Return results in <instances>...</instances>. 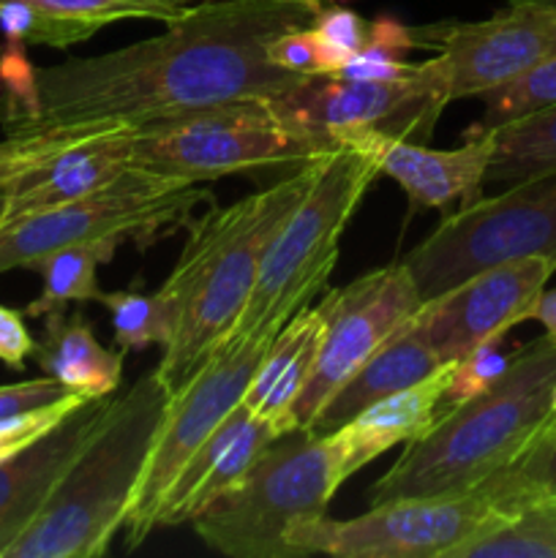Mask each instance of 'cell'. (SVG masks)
<instances>
[{
	"instance_id": "b9f144b4",
	"label": "cell",
	"mask_w": 556,
	"mask_h": 558,
	"mask_svg": "<svg viewBox=\"0 0 556 558\" xmlns=\"http://www.w3.org/2000/svg\"><path fill=\"white\" fill-rule=\"evenodd\" d=\"M0 229H3V216H0Z\"/></svg>"
},
{
	"instance_id": "f1b7e54d",
	"label": "cell",
	"mask_w": 556,
	"mask_h": 558,
	"mask_svg": "<svg viewBox=\"0 0 556 558\" xmlns=\"http://www.w3.org/2000/svg\"><path fill=\"white\" fill-rule=\"evenodd\" d=\"M65 20L90 22L98 31L125 20H153L172 25L183 20L196 0H22Z\"/></svg>"
},
{
	"instance_id": "484cf974",
	"label": "cell",
	"mask_w": 556,
	"mask_h": 558,
	"mask_svg": "<svg viewBox=\"0 0 556 558\" xmlns=\"http://www.w3.org/2000/svg\"><path fill=\"white\" fill-rule=\"evenodd\" d=\"M447 558H556V507H527L469 537Z\"/></svg>"
},
{
	"instance_id": "60d3db41",
	"label": "cell",
	"mask_w": 556,
	"mask_h": 558,
	"mask_svg": "<svg viewBox=\"0 0 556 558\" xmlns=\"http://www.w3.org/2000/svg\"><path fill=\"white\" fill-rule=\"evenodd\" d=\"M537 3H543L545 9H551V11H554V16H556V0H537Z\"/></svg>"
},
{
	"instance_id": "cb8c5ba5",
	"label": "cell",
	"mask_w": 556,
	"mask_h": 558,
	"mask_svg": "<svg viewBox=\"0 0 556 558\" xmlns=\"http://www.w3.org/2000/svg\"><path fill=\"white\" fill-rule=\"evenodd\" d=\"M494 158L485 183H516L556 169V104L532 114L496 125Z\"/></svg>"
},
{
	"instance_id": "f546056e",
	"label": "cell",
	"mask_w": 556,
	"mask_h": 558,
	"mask_svg": "<svg viewBox=\"0 0 556 558\" xmlns=\"http://www.w3.org/2000/svg\"><path fill=\"white\" fill-rule=\"evenodd\" d=\"M480 101H485V114L472 131H488L501 123L532 114L537 109L554 107L556 104V52L548 54L543 63L534 65L523 76L512 80L510 85L496 87L485 93Z\"/></svg>"
},
{
	"instance_id": "4dcf8cb0",
	"label": "cell",
	"mask_w": 556,
	"mask_h": 558,
	"mask_svg": "<svg viewBox=\"0 0 556 558\" xmlns=\"http://www.w3.org/2000/svg\"><path fill=\"white\" fill-rule=\"evenodd\" d=\"M0 31L11 44L69 49L74 44L90 41L98 27L90 22L55 16L22 0H0Z\"/></svg>"
},
{
	"instance_id": "52a82bcc",
	"label": "cell",
	"mask_w": 556,
	"mask_h": 558,
	"mask_svg": "<svg viewBox=\"0 0 556 558\" xmlns=\"http://www.w3.org/2000/svg\"><path fill=\"white\" fill-rule=\"evenodd\" d=\"M202 185L129 167L101 189L5 223L0 229V276L16 267L33 270L38 259L65 245L118 251L123 243H134L145 248L185 227L191 210L213 199Z\"/></svg>"
},
{
	"instance_id": "3957f363",
	"label": "cell",
	"mask_w": 556,
	"mask_h": 558,
	"mask_svg": "<svg viewBox=\"0 0 556 558\" xmlns=\"http://www.w3.org/2000/svg\"><path fill=\"white\" fill-rule=\"evenodd\" d=\"M554 381L556 338L545 332L510 354L494 385L436 414L371 485V505L467 494L512 466L548 425Z\"/></svg>"
},
{
	"instance_id": "ac0fdd59",
	"label": "cell",
	"mask_w": 556,
	"mask_h": 558,
	"mask_svg": "<svg viewBox=\"0 0 556 558\" xmlns=\"http://www.w3.org/2000/svg\"><path fill=\"white\" fill-rule=\"evenodd\" d=\"M276 439V430L240 401L172 480L158 507L156 529L194 521L213 501L232 490Z\"/></svg>"
},
{
	"instance_id": "8992f818",
	"label": "cell",
	"mask_w": 556,
	"mask_h": 558,
	"mask_svg": "<svg viewBox=\"0 0 556 558\" xmlns=\"http://www.w3.org/2000/svg\"><path fill=\"white\" fill-rule=\"evenodd\" d=\"M343 485L330 434L278 436L232 490L194 518L207 548L232 558H294L287 529L327 512Z\"/></svg>"
},
{
	"instance_id": "d6986e66",
	"label": "cell",
	"mask_w": 556,
	"mask_h": 558,
	"mask_svg": "<svg viewBox=\"0 0 556 558\" xmlns=\"http://www.w3.org/2000/svg\"><path fill=\"white\" fill-rule=\"evenodd\" d=\"M109 398L112 396L85 398L44 439L0 461V558L5 548L36 521L41 507L52 496L55 485L71 466L90 430L96 428Z\"/></svg>"
},
{
	"instance_id": "9c48e42d",
	"label": "cell",
	"mask_w": 556,
	"mask_h": 558,
	"mask_svg": "<svg viewBox=\"0 0 556 558\" xmlns=\"http://www.w3.org/2000/svg\"><path fill=\"white\" fill-rule=\"evenodd\" d=\"M523 256L556 259V169L447 213L403 265L423 300H431L485 267Z\"/></svg>"
},
{
	"instance_id": "74e56055",
	"label": "cell",
	"mask_w": 556,
	"mask_h": 558,
	"mask_svg": "<svg viewBox=\"0 0 556 558\" xmlns=\"http://www.w3.org/2000/svg\"><path fill=\"white\" fill-rule=\"evenodd\" d=\"M532 319L540 322L551 338H556V289H543L537 305H534Z\"/></svg>"
},
{
	"instance_id": "7402d4cb",
	"label": "cell",
	"mask_w": 556,
	"mask_h": 558,
	"mask_svg": "<svg viewBox=\"0 0 556 558\" xmlns=\"http://www.w3.org/2000/svg\"><path fill=\"white\" fill-rule=\"evenodd\" d=\"M445 365V360L423 341L414 336L407 325L385 343L376 349L330 398L325 407L316 412L309 428L316 434H333L343 423L368 409L371 403L392 396L398 390L418 385L425 376L436 374Z\"/></svg>"
},
{
	"instance_id": "7bdbcfd3",
	"label": "cell",
	"mask_w": 556,
	"mask_h": 558,
	"mask_svg": "<svg viewBox=\"0 0 556 558\" xmlns=\"http://www.w3.org/2000/svg\"><path fill=\"white\" fill-rule=\"evenodd\" d=\"M551 507H556V505H551Z\"/></svg>"
},
{
	"instance_id": "ffe728a7",
	"label": "cell",
	"mask_w": 556,
	"mask_h": 558,
	"mask_svg": "<svg viewBox=\"0 0 556 558\" xmlns=\"http://www.w3.org/2000/svg\"><path fill=\"white\" fill-rule=\"evenodd\" d=\"M450 371L452 363H445L436 374L425 376L423 381L407 387V390H398L382 401L371 403L368 409L354 414L349 423L333 430L330 439L336 447L338 472H341L343 483L392 447L418 439L434 423L439 407L445 403Z\"/></svg>"
},
{
	"instance_id": "44dd1931",
	"label": "cell",
	"mask_w": 556,
	"mask_h": 558,
	"mask_svg": "<svg viewBox=\"0 0 556 558\" xmlns=\"http://www.w3.org/2000/svg\"><path fill=\"white\" fill-rule=\"evenodd\" d=\"M322 338V316L316 308H300L273 336L243 392V407L265 420L278 436L298 428L294 407L314 374Z\"/></svg>"
},
{
	"instance_id": "9a60e30c",
	"label": "cell",
	"mask_w": 556,
	"mask_h": 558,
	"mask_svg": "<svg viewBox=\"0 0 556 558\" xmlns=\"http://www.w3.org/2000/svg\"><path fill=\"white\" fill-rule=\"evenodd\" d=\"M134 129L25 131L0 140V216L5 223L65 205L131 167Z\"/></svg>"
},
{
	"instance_id": "4fadbf2b",
	"label": "cell",
	"mask_w": 556,
	"mask_h": 558,
	"mask_svg": "<svg viewBox=\"0 0 556 558\" xmlns=\"http://www.w3.org/2000/svg\"><path fill=\"white\" fill-rule=\"evenodd\" d=\"M414 47L434 49L425 71L450 101L483 98L556 52V16L537 0H510L480 22L412 27Z\"/></svg>"
},
{
	"instance_id": "1f68e13d",
	"label": "cell",
	"mask_w": 556,
	"mask_h": 558,
	"mask_svg": "<svg viewBox=\"0 0 556 558\" xmlns=\"http://www.w3.org/2000/svg\"><path fill=\"white\" fill-rule=\"evenodd\" d=\"M267 58L283 71H292L300 76H322V74H336L347 58L330 47L325 38L316 33V27L303 25L294 31L283 33V36L273 38L267 44Z\"/></svg>"
},
{
	"instance_id": "7a4b0ae2",
	"label": "cell",
	"mask_w": 556,
	"mask_h": 558,
	"mask_svg": "<svg viewBox=\"0 0 556 558\" xmlns=\"http://www.w3.org/2000/svg\"><path fill=\"white\" fill-rule=\"evenodd\" d=\"M319 161L292 169L267 189L189 221V238L158 292L172 308V338L158 376L178 387L221 347L243 314L262 259L319 172Z\"/></svg>"
},
{
	"instance_id": "ab89813d",
	"label": "cell",
	"mask_w": 556,
	"mask_h": 558,
	"mask_svg": "<svg viewBox=\"0 0 556 558\" xmlns=\"http://www.w3.org/2000/svg\"><path fill=\"white\" fill-rule=\"evenodd\" d=\"M551 425H556V381H554V392H551V417H548Z\"/></svg>"
},
{
	"instance_id": "5bb4252c",
	"label": "cell",
	"mask_w": 556,
	"mask_h": 558,
	"mask_svg": "<svg viewBox=\"0 0 556 558\" xmlns=\"http://www.w3.org/2000/svg\"><path fill=\"white\" fill-rule=\"evenodd\" d=\"M423 305L418 283L403 262L363 272L352 283L333 289L316 311L322 316V338L314 374L294 407L298 428H309L327 398L385 347Z\"/></svg>"
},
{
	"instance_id": "d590c367",
	"label": "cell",
	"mask_w": 556,
	"mask_h": 558,
	"mask_svg": "<svg viewBox=\"0 0 556 558\" xmlns=\"http://www.w3.org/2000/svg\"><path fill=\"white\" fill-rule=\"evenodd\" d=\"M65 396H71V392L52 376L22 381V385H3L0 387V420L27 412V409L47 407V403L60 401Z\"/></svg>"
},
{
	"instance_id": "83f0119b",
	"label": "cell",
	"mask_w": 556,
	"mask_h": 558,
	"mask_svg": "<svg viewBox=\"0 0 556 558\" xmlns=\"http://www.w3.org/2000/svg\"><path fill=\"white\" fill-rule=\"evenodd\" d=\"M496 477L518 512L527 507L556 505V425H545L523 456Z\"/></svg>"
},
{
	"instance_id": "7c38bea8",
	"label": "cell",
	"mask_w": 556,
	"mask_h": 558,
	"mask_svg": "<svg viewBox=\"0 0 556 558\" xmlns=\"http://www.w3.org/2000/svg\"><path fill=\"white\" fill-rule=\"evenodd\" d=\"M292 129L338 147L360 134H390L425 142L434 134L447 98L423 63L401 80L303 76L294 87L267 98Z\"/></svg>"
},
{
	"instance_id": "d4e9b609",
	"label": "cell",
	"mask_w": 556,
	"mask_h": 558,
	"mask_svg": "<svg viewBox=\"0 0 556 558\" xmlns=\"http://www.w3.org/2000/svg\"><path fill=\"white\" fill-rule=\"evenodd\" d=\"M114 248L107 245H65L52 251L33 265L41 272V294L25 308L31 319H44L47 314H60L71 303H90L101 298L98 289V265L109 262Z\"/></svg>"
},
{
	"instance_id": "277c9868",
	"label": "cell",
	"mask_w": 556,
	"mask_h": 558,
	"mask_svg": "<svg viewBox=\"0 0 556 558\" xmlns=\"http://www.w3.org/2000/svg\"><path fill=\"white\" fill-rule=\"evenodd\" d=\"M172 387L147 371L109 398L96 428L55 485L36 521L3 558H98L131 510Z\"/></svg>"
},
{
	"instance_id": "d6a6232c",
	"label": "cell",
	"mask_w": 556,
	"mask_h": 558,
	"mask_svg": "<svg viewBox=\"0 0 556 558\" xmlns=\"http://www.w3.org/2000/svg\"><path fill=\"white\" fill-rule=\"evenodd\" d=\"M82 401H85L82 396H65L60 398V401L47 403V407L27 409V412L11 414V417L0 420V461H5V458L16 456V452L36 445L38 439H44V436L52 428H58Z\"/></svg>"
},
{
	"instance_id": "8d00e7d4",
	"label": "cell",
	"mask_w": 556,
	"mask_h": 558,
	"mask_svg": "<svg viewBox=\"0 0 556 558\" xmlns=\"http://www.w3.org/2000/svg\"><path fill=\"white\" fill-rule=\"evenodd\" d=\"M33 352H36V338L31 336L20 311L0 305V363L22 371Z\"/></svg>"
},
{
	"instance_id": "4316f807",
	"label": "cell",
	"mask_w": 556,
	"mask_h": 558,
	"mask_svg": "<svg viewBox=\"0 0 556 558\" xmlns=\"http://www.w3.org/2000/svg\"><path fill=\"white\" fill-rule=\"evenodd\" d=\"M98 303L112 314L114 343L123 352L167 347L172 338V308L161 292H101Z\"/></svg>"
},
{
	"instance_id": "e0dca14e",
	"label": "cell",
	"mask_w": 556,
	"mask_h": 558,
	"mask_svg": "<svg viewBox=\"0 0 556 558\" xmlns=\"http://www.w3.org/2000/svg\"><path fill=\"white\" fill-rule=\"evenodd\" d=\"M343 145H358L374 156L379 174L401 185L414 207L447 210L469 205L485 185V172L494 158V131H469L456 150H434L423 142L390 134H360Z\"/></svg>"
},
{
	"instance_id": "6da1fadb",
	"label": "cell",
	"mask_w": 556,
	"mask_h": 558,
	"mask_svg": "<svg viewBox=\"0 0 556 558\" xmlns=\"http://www.w3.org/2000/svg\"><path fill=\"white\" fill-rule=\"evenodd\" d=\"M314 14L289 0H196L161 36L107 54L33 69L11 47L0 58L3 131L140 129L221 104L267 101L303 80L278 69L267 44Z\"/></svg>"
},
{
	"instance_id": "603a6c76",
	"label": "cell",
	"mask_w": 556,
	"mask_h": 558,
	"mask_svg": "<svg viewBox=\"0 0 556 558\" xmlns=\"http://www.w3.org/2000/svg\"><path fill=\"white\" fill-rule=\"evenodd\" d=\"M41 371L58 379L71 396L107 398L123 385L125 352H114L98 343L90 322L82 314L44 316V330L36 343Z\"/></svg>"
},
{
	"instance_id": "ba28073f",
	"label": "cell",
	"mask_w": 556,
	"mask_h": 558,
	"mask_svg": "<svg viewBox=\"0 0 556 558\" xmlns=\"http://www.w3.org/2000/svg\"><path fill=\"white\" fill-rule=\"evenodd\" d=\"M336 147L292 129L267 101H234L134 129L129 163L185 183L298 169Z\"/></svg>"
},
{
	"instance_id": "30bf717a",
	"label": "cell",
	"mask_w": 556,
	"mask_h": 558,
	"mask_svg": "<svg viewBox=\"0 0 556 558\" xmlns=\"http://www.w3.org/2000/svg\"><path fill=\"white\" fill-rule=\"evenodd\" d=\"M516 515L496 477L458 496H425L371 505L349 521L319 515L294 521L287 545L294 558H447L483 529Z\"/></svg>"
},
{
	"instance_id": "8fae6325",
	"label": "cell",
	"mask_w": 556,
	"mask_h": 558,
	"mask_svg": "<svg viewBox=\"0 0 556 558\" xmlns=\"http://www.w3.org/2000/svg\"><path fill=\"white\" fill-rule=\"evenodd\" d=\"M273 336H249L227 341L183 381L169 392L167 412L147 456L140 488L125 515V548H136L156 529L158 507L183 463L200 450L202 441L223 423L229 412L243 401V392L265 354Z\"/></svg>"
},
{
	"instance_id": "2e32d148",
	"label": "cell",
	"mask_w": 556,
	"mask_h": 558,
	"mask_svg": "<svg viewBox=\"0 0 556 558\" xmlns=\"http://www.w3.org/2000/svg\"><path fill=\"white\" fill-rule=\"evenodd\" d=\"M554 272L556 259L551 256L499 262L423 300L407 327L445 363H458L485 343H499L512 327L532 319Z\"/></svg>"
},
{
	"instance_id": "e575fe53",
	"label": "cell",
	"mask_w": 556,
	"mask_h": 558,
	"mask_svg": "<svg viewBox=\"0 0 556 558\" xmlns=\"http://www.w3.org/2000/svg\"><path fill=\"white\" fill-rule=\"evenodd\" d=\"M311 25L347 60L354 52H360L371 38V22H365L363 16L354 14L352 9H343V5H322V9H316Z\"/></svg>"
},
{
	"instance_id": "5b68a950",
	"label": "cell",
	"mask_w": 556,
	"mask_h": 558,
	"mask_svg": "<svg viewBox=\"0 0 556 558\" xmlns=\"http://www.w3.org/2000/svg\"><path fill=\"white\" fill-rule=\"evenodd\" d=\"M376 174L374 156L358 145H338L322 158L303 202L267 248L249 303L227 341L265 332L276 336L325 289L338 262V240Z\"/></svg>"
},
{
	"instance_id": "f35d334b",
	"label": "cell",
	"mask_w": 556,
	"mask_h": 558,
	"mask_svg": "<svg viewBox=\"0 0 556 558\" xmlns=\"http://www.w3.org/2000/svg\"><path fill=\"white\" fill-rule=\"evenodd\" d=\"M289 3H303V5H309V9H322V5L327 3V0H289Z\"/></svg>"
},
{
	"instance_id": "836d02e7",
	"label": "cell",
	"mask_w": 556,
	"mask_h": 558,
	"mask_svg": "<svg viewBox=\"0 0 556 558\" xmlns=\"http://www.w3.org/2000/svg\"><path fill=\"white\" fill-rule=\"evenodd\" d=\"M510 365V357L501 354L496 349V343H485V347L474 349L472 354L461 357L458 363H452L450 371V381H447L445 390V403H461L467 398L478 396L483 392L485 387L494 385L505 368Z\"/></svg>"
}]
</instances>
